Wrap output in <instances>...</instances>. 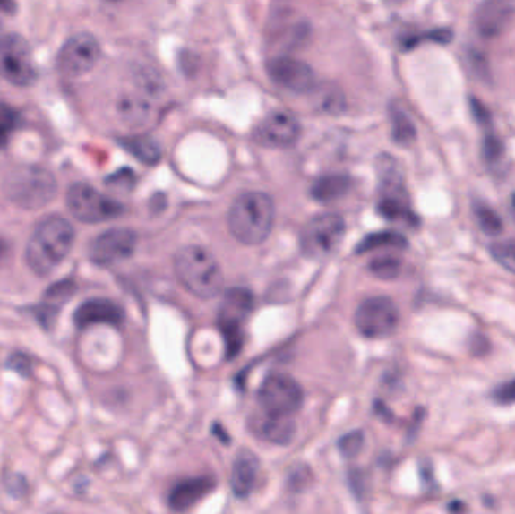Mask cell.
I'll return each mask as SVG.
<instances>
[{
    "instance_id": "8fae6325",
    "label": "cell",
    "mask_w": 515,
    "mask_h": 514,
    "mask_svg": "<svg viewBox=\"0 0 515 514\" xmlns=\"http://www.w3.org/2000/svg\"><path fill=\"white\" fill-rule=\"evenodd\" d=\"M258 401L264 412L291 416L302 407L305 394L296 379L284 373H273L261 383Z\"/></svg>"
},
{
    "instance_id": "9c48e42d",
    "label": "cell",
    "mask_w": 515,
    "mask_h": 514,
    "mask_svg": "<svg viewBox=\"0 0 515 514\" xmlns=\"http://www.w3.org/2000/svg\"><path fill=\"white\" fill-rule=\"evenodd\" d=\"M399 321L401 314L397 304L386 296L365 299L356 310V328L366 338H388L397 330Z\"/></svg>"
},
{
    "instance_id": "74e56055",
    "label": "cell",
    "mask_w": 515,
    "mask_h": 514,
    "mask_svg": "<svg viewBox=\"0 0 515 514\" xmlns=\"http://www.w3.org/2000/svg\"><path fill=\"white\" fill-rule=\"evenodd\" d=\"M5 489L15 500H21L29 492V483L23 475L20 474H11L6 476Z\"/></svg>"
},
{
    "instance_id": "4fadbf2b",
    "label": "cell",
    "mask_w": 515,
    "mask_h": 514,
    "mask_svg": "<svg viewBox=\"0 0 515 514\" xmlns=\"http://www.w3.org/2000/svg\"><path fill=\"white\" fill-rule=\"evenodd\" d=\"M136 244L137 236L132 229H107L92 240L88 255L95 266H114L116 262L124 261V260L132 257Z\"/></svg>"
},
{
    "instance_id": "f35d334b",
    "label": "cell",
    "mask_w": 515,
    "mask_h": 514,
    "mask_svg": "<svg viewBox=\"0 0 515 514\" xmlns=\"http://www.w3.org/2000/svg\"><path fill=\"white\" fill-rule=\"evenodd\" d=\"M468 105H470V110H472V115L476 119L477 124L481 125L483 129L492 127V114H490V110L485 107L483 101L477 100L476 97H470Z\"/></svg>"
},
{
    "instance_id": "c3c4849f",
    "label": "cell",
    "mask_w": 515,
    "mask_h": 514,
    "mask_svg": "<svg viewBox=\"0 0 515 514\" xmlns=\"http://www.w3.org/2000/svg\"><path fill=\"white\" fill-rule=\"evenodd\" d=\"M0 26H2V24H0Z\"/></svg>"
},
{
    "instance_id": "d6a6232c",
    "label": "cell",
    "mask_w": 515,
    "mask_h": 514,
    "mask_svg": "<svg viewBox=\"0 0 515 514\" xmlns=\"http://www.w3.org/2000/svg\"><path fill=\"white\" fill-rule=\"evenodd\" d=\"M493 260L515 275V238L502 240L490 246Z\"/></svg>"
},
{
    "instance_id": "e575fe53",
    "label": "cell",
    "mask_w": 515,
    "mask_h": 514,
    "mask_svg": "<svg viewBox=\"0 0 515 514\" xmlns=\"http://www.w3.org/2000/svg\"><path fill=\"white\" fill-rule=\"evenodd\" d=\"M365 436L362 432H351V433L346 434L344 438H340L339 451L344 458H355L357 456V452L364 447Z\"/></svg>"
},
{
    "instance_id": "44dd1931",
    "label": "cell",
    "mask_w": 515,
    "mask_h": 514,
    "mask_svg": "<svg viewBox=\"0 0 515 514\" xmlns=\"http://www.w3.org/2000/svg\"><path fill=\"white\" fill-rule=\"evenodd\" d=\"M216 483L211 476H198L178 483L169 493V507L176 511H185L201 502L214 491Z\"/></svg>"
},
{
    "instance_id": "7c38bea8",
    "label": "cell",
    "mask_w": 515,
    "mask_h": 514,
    "mask_svg": "<svg viewBox=\"0 0 515 514\" xmlns=\"http://www.w3.org/2000/svg\"><path fill=\"white\" fill-rule=\"evenodd\" d=\"M101 57V46L94 35L88 32L73 35L57 53V68L64 76H83L94 70Z\"/></svg>"
},
{
    "instance_id": "e0dca14e",
    "label": "cell",
    "mask_w": 515,
    "mask_h": 514,
    "mask_svg": "<svg viewBox=\"0 0 515 514\" xmlns=\"http://www.w3.org/2000/svg\"><path fill=\"white\" fill-rule=\"evenodd\" d=\"M125 320V313L123 306H119L114 300L106 297H94V299L85 300L83 304L77 306V310L73 314V323L77 329L90 328V326H112L119 328Z\"/></svg>"
},
{
    "instance_id": "9a60e30c",
    "label": "cell",
    "mask_w": 515,
    "mask_h": 514,
    "mask_svg": "<svg viewBox=\"0 0 515 514\" xmlns=\"http://www.w3.org/2000/svg\"><path fill=\"white\" fill-rule=\"evenodd\" d=\"M116 112L124 124L130 129H145L156 118V88L151 81L139 86L134 92H128L119 97Z\"/></svg>"
},
{
    "instance_id": "ffe728a7",
    "label": "cell",
    "mask_w": 515,
    "mask_h": 514,
    "mask_svg": "<svg viewBox=\"0 0 515 514\" xmlns=\"http://www.w3.org/2000/svg\"><path fill=\"white\" fill-rule=\"evenodd\" d=\"M260 460L251 450H240L232 462L231 489L236 498H247L255 489Z\"/></svg>"
},
{
    "instance_id": "7a4b0ae2",
    "label": "cell",
    "mask_w": 515,
    "mask_h": 514,
    "mask_svg": "<svg viewBox=\"0 0 515 514\" xmlns=\"http://www.w3.org/2000/svg\"><path fill=\"white\" fill-rule=\"evenodd\" d=\"M273 200L262 192H246L238 196L227 213V227L240 244L256 246L267 240L273 229Z\"/></svg>"
},
{
    "instance_id": "603a6c76",
    "label": "cell",
    "mask_w": 515,
    "mask_h": 514,
    "mask_svg": "<svg viewBox=\"0 0 515 514\" xmlns=\"http://www.w3.org/2000/svg\"><path fill=\"white\" fill-rule=\"evenodd\" d=\"M353 186L350 176L344 174H330L318 178L311 189L313 200L320 202H333L346 196Z\"/></svg>"
},
{
    "instance_id": "60d3db41",
    "label": "cell",
    "mask_w": 515,
    "mask_h": 514,
    "mask_svg": "<svg viewBox=\"0 0 515 514\" xmlns=\"http://www.w3.org/2000/svg\"><path fill=\"white\" fill-rule=\"evenodd\" d=\"M470 344H472V350L475 355H484L488 350V341L484 335H476Z\"/></svg>"
},
{
    "instance_id": "d6986e66",
    "label": "cell",
    "mask_w": 515,
    "mask_h": 514,
    "mask_svg": "<svg viewBox=\"0 0 515 514\" xmlns=\"http://www.w3.org/2000/svg\"><path fill=\"white\" fill-rule=\"evenodd\" d=\"M249 427L256 438L274 445H287L296 434V424L291 416L269 414L264 410L262 414L252 416Z\"/></svg>"
},
{
    "instance_id": "83f0119b",
    "label": "cell",
    "mask_w": 515,
    "mask_h": 514,
    "mask_svg": "<svg viewBox=\"0 0 515 514\" xmlns=\"http://www.w3.org/2000/svg\"><path fill=\"white\" fill-rule=\"evenodd\" d=\"M21 124V115L19 110L5 101H0V151L10 142L11 134Z\"/></svg>"
},
{
    "instance_id": "f546056e",
    "label": "cell",
    "mask_w": 515,
    "mask_h": 514,
    "mask_svg": "<svg viewBox=\"0 0 515 514\" xmlns=\"http://www.w3.org/2000/svg\"><path fill=\"white\" fill-rule=\"evenodd\" d=\"M369 270L373 277L389 281V279H395V278L399 277L402 270V261L393 255H384V257L373 260V262L369 264Z\"/></svg>"
},
{
    "instance_id": "ac0fdd59",
    "label": "cell",
    "mask_w": 515,
    "mask_h": 514,
    "mask_svg": "<svg viewBox=\"0 0 515 514\" xmlns=\"http://www.w3.org/2000/svg\"><path fill=\"white\" fill-rule=\"evenodd\" d=\"M515 14L512 0H484L473 15V24L483 39H496Z\"/></svg>"
},
{
    "instance_id": "5b68a950",
    "label": "cell",
    "mask_w": 515,
    "mask_h": 514,
    "mask_svg": "<svg viewBox=\"0 0 515 514\" xmlns=\"http://www.w3.org/2000/svg\"><path fill=\"white\" fill-rule=\"evenodd\" d=\"M255 308V297L251 291L242 287L231 288L223 296L219 308L218 324L222 332L227 356L236 357L242 352L245 344V323Z\"/></svg>"
},
{
    "instance_id": "cb8c5ba5",
    "label": "cell",
    "mask_w": 515,
    "mask_h": 514,
    "mask_svg": "<svg viewBox=\"0 0 515 514\" xmlns=\"http://www.w3.org/2000/svg\"><path fill=\"white\" fill-rule=\"evenodd\" d=\"M406 237L395 231H382V233L369 234L357 246V253H368L380 248H407Z\"/></svg>"
},
{
    "instance_id": "d590c367",
    "label": "cell",
    "mask_w": 515,
    "mask_h": 514,
    "mask_svg": "<svg viewBox=\"0 0 515 514\" xmlns=\"http://www.w3.org/2000/svg\"><path fill=\"white\" fill-rule=\"evenodd\" d=\"M106 184L119 191H132L136 184V176L132 169H119L118 172L106 178Z\"/></svg>"
},
{
    "instance_id": "3957f363",
    "label": "cell",
    "mask_w": 515,
    "mask_h": 514,
    "mask_svg": "<svg viewBox=\"0 0 515 514\" xmlns=\"http://www.w3.org/2000/svg\"><path fill=\"white\" fill-rule=\"evenodd\" d=\"M174 267L181 286L199 299H213L222 291V267L210 249L185 246L176 253Z\"/></svg>"
},
{
    "instance_id": "836d02e7",
    "label": "cell",
    "mask_w": 515,
    "mask_h": 514,
    "mask_svg": "<svg viewBox=\"0 0 515 514\" xmlns=\"http://www.w3.org/2000/svg\"><path fill=\"white\" fill-rule=\"evenodd\" d=\"M5 367L6 370L19 374L20 377L28 379V377L32 376L33 373L32 356L24 352L11 353L8 359H6Z\"/></svg>"
},
{
    "instance_id": "d4e9b609",
    "label": "cell",
    "mask_w": 515,
    "mask_h": 514,
    "mask_svg": "<svg viewBox=\"0 0 515 514\" xmlns=\"http://www.w3.org/2000/svg\"><path fill=\"white\" fill-rule=\"evenodd\" d=\"M391 121H392V138L395 142L402 147H408L416 141V127L404 110H391Z\"/></svg>"
},
{
    "instance_id": "b9f144b4",
    "label": "cell",
    "mask_w": 515,
    "mask_h": 514,
    "mask_svg": "<svg viewBox=\"0 0 515 514\" xmlns=\"http://www.w3.org/2000/svg\"><path fill=\"white\" fill-rule=\"evenodd\" d=\"M17 11V2L15 0H0V13L2 14L13 15Z\"/></svg>"
},
{
    "instance_id": "7dc6e473",
    "label": "cell",
    "mask_w": 515,
    "mask_h": 514,
    "mask_svg": "<svg viewBox=\"0 0 515 514\" xmlns=\"http://www.w3.org/2000/svg\"><path fill=\"white\" fill-rule=\"evenodd\" d=\"M107 2H119V0H107Z\"/></svg>"
},
{
    "instance_id": "2e32d148",
    "label": "cell",
    "mask_w": 515,
    "mask_h": 514,
    "mask_svg": "<svg viewBox=\"0 0 515 514\" xmlns=\"http://www.w3.org/2000/svg\"><path fill=\"white\" fill-rule=\"evenodd\" d=\"M302 127L296 116L276 110L267 115L256 127L255 138L261 145L270 148H288L297 142Z\"/></svg>"
},
{
    "instance_id": "1f68e13d",
    "label": "cell",
    "mask_w": 515,
    "mask_h": 514,
    "mask_svg": "<svg viewBox=\"0 0 515 514\" xmlns=\"http://www.w3.org/2000/svg\"><path fill=\"white\" fill-rule=\"evenodd\" d=\"M77 291V284L73 278H65L61 281L53 282L47 290L44 291L43 297L56 305L64 306L68 300L72 299Z\"/></svg>"
},
{
    "instance_id": "ba28073f",
    "label": "cell",
    "mask_w": 515,
    "mask_h": 514,
    "mask_svg": "<svg viewBox=\"0 0 515 514\" xmlns=\"http://www.w3.org/2000/svg\"><path fill=\"white\" fill-rule=\"evenodd\" d=\"M380 200L377 204L380 215L388 220H404L407 224H417V218L410 207L401 172L393 158L384 156L380 160Z\"/></svg>"
},
{
    "instance_id": "f1b7e54d",
    "label": "cell",
    "mask_w": 515,
    "mask_h": 514,
    "mask_svg": "<svg viewBox=\"0 0 515 514\" xmlns=\"http://www.w3.org/2000/svg\"><path fill=\"white\" fill-rule=\"evenodd\" d=\"M61 305H56V304L48 302V300L46 299H43V302H39L37 305L26 308V311L35 317L37 323H39L44 330H47V332L56 326L57 319H59V315H61Z\"/></svg>"
},
{
    "instance_id": "30bf717a",
    "label": "cell",
    "mask_w": 515,
    "mask_h": 514,
    "mask_svg": "<svg viewBox=\"0 0 515 514\" xmlns=\"http://www.w3.org/2000/svg\"><path fill=\"white\" fill-rule=\"evenodd\" d=\"M0 76L15 86H30L39 79L32 48L21 35L0 37Z\"/></svg>"
},
{
    "instance_id": "8992f818",
    "label": "cell",
    "mask_w": 515,
    "mask_h": 514,
    "mask_svg": "<svg viewBox=\"0 0 515 514\" xmlns=\"http://www.w3.org/2000/svg\"><path fill=\"white\" fill-rule=\"evenodd\" d=\"M66 207L83 224H101L124 215V205L101 193L88 183H74L66 192Z\"/></svg>"
},
{
    "instance_id": "ab89813d",
    "label": "cell",
    "mask_w": 515,
    "mask_h": 514,
    "mask_svg": "<svg viewBox=\"0 0 515 514\" xmlns=\"http://www.w3.org/2000/svg\"><path fill=\"white\" fill-rule=\"evenodd\" d=\"M342 101L344 100H342L339 92L329 90L320 99V105H322V109L326 110V112H335V110L342 109Z\"/></svg>"
},
{
    "instance_id": "52a82bcc",
    "label": "cell",
    "mask_w": 515,
    "mask_h": 514,
    "mask_svg": "<svg viewBox=\"0 0 515 514\" xmlns=\"http://www.w3.org/2000/svg\"><path fill=\"white\" fill-rule=\"evenodd\" d=\"M346 236V222L336 213L315 216L303 227L300 248L305 257L320 261L336 253Z\"/></svg>"
},
{
    "instance_id": "7bdbcfd3",
    "label": "cell",
    "mask_w": 515,
    "mask_h": 514,
    "mask_svg": "<svg viewBox=\"0 0 515 514\" xmlns=\"http://www.w3.org/2000/svg\"><path fill=\"white\" fill-rule=\"evenodd\" d=\"M463 510H466V507H464L461 501H452V502H451L450 511H463Z\"/></svg>"
},
{
    "instance_id": "4dcf8cb0",
    "label": "cell",
    "mask_w": 515,
    "mask_h": 514,
    "mask_svg": "<svg viewBox=\"0 0 515 514\" xmlns=\"http://www.w3.org/2000/svg\"><path fill=\"white\" fill-rule=\"evenodd\" d=\"M483 139V158L487 165L494 167L501 162L505 156V143L493 132L492 127H487Z\"/></svg>"
},
{
    "instance_id": "6da1fadb",
    "label": "cell",
    "mask_w": 515,
    "mask_h": 514,
    "mask_svg": "<svg viewBox=\"0 0 515 514\" xmlns=\"http://www.w3.org/2000/svg\"><path fill=\"white\" fill-rule=\"evenodd\" d=\"M74 240L76 229L70 220L57 215L44 218L26 244L29 269L39 277H47L70 255Z\"/></svg>"
},
{
    "instance_id": "4316f807",
    "label": "cell",
    "mask_w": 515,
    "mask_h": 514,
    "mask_svg": "<svg viewBox=\"0 0 515 514\" xmlns=\"http://www.w3.org/2000/svg\"><path fill=\"white\" fill-rule=\"evenodd\" d=\"M454 39V30L450 28H439L422 32V34L408 35L401 39V47L404 50H413L419 44L437 43L450 44Z\"/></svg>"
},
{
    "instance_id": "484cf974",
    "label": "cell",
    "mask_w": 515,
    "mask_h": 514,
    "mask_svg": "<svg viewBox=\"0 0 515 514\" xmlns=\"http://www.w3.org/2000/svg\"><path fill=\"white\" fill-rule=\"evenodd\" d=\"M473 215L476 218L479 228L483 229L487 236L496 237V236H501L503 233L502 218L497 215L496 210H493L490 205L484 204V202H475L473 204Z\"/></svg>"
},
{
    "instance_id": "f6af8a7d",
    "label": "cell",
    "mask_w": 515,
    "mask_h": 514,
    "mask_svg": "<svg viewBox=\"0 0 515 514\" xmlns=\"http://www.w3.org/2000/svg\"><path fill=\"white\" fill-rule=\"evenodd\" d=\"M511 207H512V218L515 220V193L512 195V201H511Z\"/></svg>"
},
{
    "instance_id": "7402d4cb",
    "label": "cell",
    "mask_w": 515,
    "mask_h": 514,
    "mask_svg": "<svg viewBox=\"0 0 515 514\" xmlns=\"http://www.w3.org/2000/svg\"><path fill=\"white\" fill-rule=\"evenodd\" d=\"M119 145L132 154L133 158L148 167H154L161 160V148L154 139L147 134H133L118 141Z\"/></svg>"
},
{
    "instance_id": "5bb4252c",
    "label": "cell",
    "mask_w": 515,
    "mask_h": 514,
    "mask_svg": "<svg viewBox=\"0 0 515 514\" xmlns=\"http://www.w3.org/2000/svg\"><path fill=\"white\" fill-rule=\"evenodd\" d=\"M267 72L273 83L293 94H309L317 90V77L313 68L294 57H273L267 64Z\"/></svg>"
},
{
    "instance_id": "8d00e7d4",
    "label": "cell",
    "mask_w": 515,
    "mask_h": 514,
    "mask_svg": "<svg viewBox=\"0 0 515 514\" xmlns=\"http://www.w3.org/2000/svg\"><path fill=\"white\" fill-rule=\"evenodd\" d=\"M492 398L496 401L497 405H515V379L503 381L501 385L496 386V388L493 390Z\"/></svg>"
},
{
    "instance_id": "277c9868",
    "label": "cell",
    "mask_w": 515,
    "mask_h": 514,
    "mask_svg": "<svg viewBox=\"0 0 515 514\" xmlns=\"http://www.w3.org/2000/svg\"><path fill=\"white\" fill-rule=\"evenodd\" d=\"M4 192L13 204L21 209H41L55 200L56 178L46 167L21 165L8 172L4 181Z\"/></svg>"
},
{
    "instance_id": "bcb514c9",
    "label": "cell",
    "mask_w": 515,
    "mask_h": 514,
    "mask_svg": "<svg viewBox=\"0 0 515 514\" xmlns=\"http://www.w3.org/2000/svg\"><path fill=\"white\" fill-rule=\"evenodd\" d=\"M391 2H402V0H391Z\"/></svg>"
},
{
    "instance_id": "ee69618b",
    "label": "cell",
    "mask_w": 515,
    "mask_h": 514,
    "mask_svg": "<svg viewBox=\"0 0 515 514\" xmlns=\"http://www.w3.org/2000/svg\"><path fill=\"white\" fill-rule=\"evenodd\" d=\"M6 253H8V244H6L4 238H0V260L5 257Z\"/></svg>"
}]
</instances>
